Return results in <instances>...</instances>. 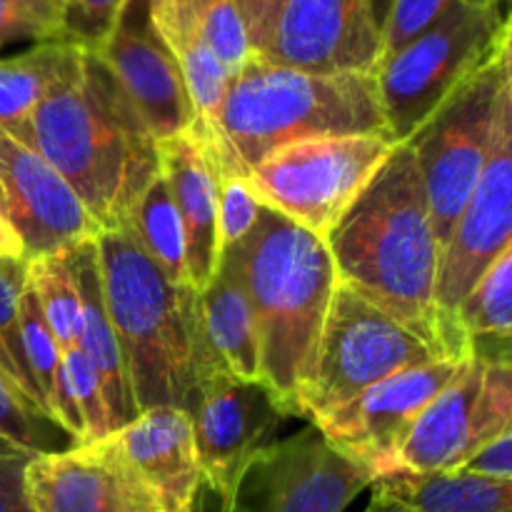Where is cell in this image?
<instances>
[{
    "mask_svg": "<svg viewBox=\"0 0 512 512\" xmlns=\"http://www.w3.org/2000/svg\"><path fill=\"white\" fill-rule=\"evenodd\" d=\"M30 148L75 190L100 230L130 218L160 173L158 140L93 53H80L30 115Z\"/></svg>",
    "mask_w": 512,
    "mask_h": 512,
    "instance_id": "cell-1",
    "label": "cell"
},
{
    "mask_svg": "<svg viewBox=\"0 0 512 512\" xmlns=\"http://www.w3.org/2000/svg\"><path fill=\"white\" fill-rule=\"evenodd\" d=\"M325 243L338 285L358 293L443 355L435 308L440 243L408 143L395 145Z\"/></svg>",
    "mask_w": 512,
    "mask_h": 512,
    "instance_id": "cell-2",
    "label": "cell"
},
{
    "mask_svg": "<svg viewBox=\"0 0 512 512\" xmlns=\"http://www.w3.org/2000/svg\"><path fill=\"white\" fill-rule=\"evenodd\" d=\"M220 258L233 263L253 308L260 383L275 395L285 418H300V395L313 375L338 288L328 243L263 205L253 230Z\"/></svg>",
    "mask_w": 512,
    "mask_h": 512,
    "instance_id": "cell-3",
    "label": "cell"
},
{
    "mask_svg": "<svg viewBox=\"0 0 512 512\" xmlns=\"http://www.w3.org/2000/svg\"><path fill=\"white\" fill-rule=\"evenodd\" d=\"M218 133L250 170L285 145L390 130L375 73H305L253 53L230 78Z\"/></svg>",
    "mask_w": 512,
    "mask_h": 512,
    "instance_id": "cell-4",
    "label": "cell"
},
{
    "mask_svg": "<svg viewBox=\"0 0 512 512\" xmlns=\"http://www.w3.org/2000/svg\"><path fill=\"white\" fill-rule=\"evenodd\" d=\"M100 285L138 413L158 405L185 408L193 390L190 313L193 288L170 283L133 230L95 235Z\"/></svg>",
    "mask_w": 512,
    "mask_h": 512,
    "instance_id": "cell-5",
    "label": "cell"
},
{
    "mask_svg": "<svg viewBox=\"0 0 512 512\" xmlns=\"http://www.w3.org/2000/svg\"><path fill=\"white\" fill-rule=\"evenodd\" d=\"M512 38L508 0H458L430 28L375 68L380 105L395 143Z\"/></svg>",
    "mask_w": 512,
    "mask_h": 512,
    "instance_id": "cell-6",
    "label": "cell"
},
{
    "mask_svg": "<svg viewBox=\"0 0 512 512\" xmlns=\"http://www.w3.org/2000/svg\"><path fill=\"white\" fill-rule=\"evenodd\" d=\"M510 65L512 40L473 70L405 140L423 178L440 253L483 173L500 100L512 90Z\"/></svg>",
    "mask_w": 512,
    "mask_h": 512,
    "instance_id": "cell-7",
    "label": "cell"
},
{
    "mask_svg": "<svg viewBox=\"0 0 512 512\" xmlns=\"http://www.w3.org/2000/svg\"><path fill=\"white\" fill-rule=\"evenodd\" d=\"M395 145L390 135L380 133L285 145L248 170L250 188L265 208L325 240Z\"/></svg>",
    "mask_w": 512,
    "mask_h": 512,
    "instance_id": "cell-8",
    "label": "cell"
},
{
    "mask_svg": "<svg viewBox=\"0 0 512 512\" xmlns=\"http://www.w3.org/2000/svg\"><path fill=\"white\" fill-rule=\"evenodd\" d=\"M435 358L443 355L413 330L338 285L325 315L313 375L300 395V418L318 423L380 380Z\"/></svg>",
    "mask_w": 512,
    "mask_h": 512,
    "instance_id": "cell-9",
    "label": "cell"
},
{
    "mask_svg": "<svg viewBox=\"0 0 512 512\" xmlns=\"http://www.w3.org/2000/svg\"><path fill=\"white\" fill-rule=\"evenodd\" d=\"M508 248H512V90L500 100L483 173L440 253L435 308L445 358L465 360L450 318L460 300Z\"/></svg>",
    "mask_w": 512,
    "mask_h": 512,
    "instance_id": "cell-10",
    "label": "cell"
},
{
    "mask_svg": "<svg viewBox=\"0 0 512 512\" xmlns=\"http://www.w3.org/2000/svg\"><path fill=\"white\" fill-rule=\"evenodd\" d=\"M510 428L512 365L465 358L410 428L398 453V470L450 473Z\"/></svg>",
    "mask_w": 512,
    "mask_h": 512,
    "instance_id": "cell-11",
    "label": "cell"
},
{
    "mask_svg": "<svg viewBox=\"0 0 512 512\" xmlns=\"http://www.w3.org/2000/svg\"><path fill=\"white\" fill-rule=\"evenodd\" d=\"M185 410L193 423L203 488L218 500L220 512H230L245 470L270 443L285 413L263 383L230 373L195 378Z\"/></svg>",
    "mask_w": 512,
    "mask_h": 512,
    "instance_id": "cell-12",
    "label": "cell"
},
{
    "mask_svg": "<svg viewBox=\"0 0 512 512\" xmlns=\"http://www.w3.org/2000/svg\"><path fill=\"white\" fill-rule=\"evenodd\" d=\"M373 483L365 465L330 448L310 425L255 455L230 512H345Z\"/></svg>",
    "mask_w": 512,
    "mask_h": 512,
    "instance_id": "cell-13",
    "label": "cell"
},
{
    "mask_svg": "<svg viewBox=\"0 0 512 512\" xmlns=\"http://www.w3.org/2000/svg\"><path fill=\"white\" fill-rule=\"evenodd\" d=\"M463 360L435 358L413 365L373 388L348 405L313 423L330 448L365 465L375 480L398 470V453L410 428L435 395L453 380Z\"/></svg>",
    "mask_w": 512,
    "mask_h": 512,
    "instance_id": "cell-14",
    "label": "cell"
},
{
    "mask_svg": "<svg viewBox=\"0 0 512 512\" xmlns=\"http://www.w3.org/2000/svg\"><path fill=\"white\" fill-rule=\"evenodd\" d=\"M0 198L25 260L70 250L100 233L63 175L38 150L5 133H0Z\"/></svg>",
    "mask_w": 512,
    "mask_h": 512,
    "instance_id": "cell-15",
    "label": "cell"
},
{
    "mask_svg": "<svg viewBox=\"0 0 512 512\" xmlns=\"http://www.w3.org/2000/svg\"><path fill=\"white\" fill-rule=\"evenodd\" d=\"M93 55L118 80L158 143L193 125L178 58L155 28L148 0H128L113 33Z\"/></svg>",
    "mask_w": 512,
    "mask_h": 512,
    "instance_id": "cell-16",
    "label": "cell"
},
{
    "mask_svg": "<svg viewBox=\"0 0 512 512\" xmlns=\"http://www.w3.org/2000/svg\"><path fill=\"white\" fill-rule=\"evenodd\" d=\"M260 55L305 73H375L383 38L368 0H285Z\"/></svg>",
    "mask_w": 512,
    "mask_h": 512,
    "instance_id": "cell-17",
    "label": "cell"
},
{
    "mask_svg": "<svg viewBox=\"0 0 512 512\" xmlns=\"http://www.w3.org/2000/svg\"><path fill=\"white\" fill-rule=\"evenodd\" d=\"M23 490L33 512H160L108 435L30 455Z\"/></svg>",
    "mask_w": 512,
    "mask_h": 512,
    "instance_id": "cell-18",
    "label": "cell"
},
{
    "mask_svg": "<svg viewBox=\"0 0 512 512\" xmlns=\"http://www.w3.org/2000/svg\"><path fill=\"white\" fill-rule=\"evenodd\" d=\"M160 512H193L203 493L193 423L185 408L158 405L108 433Z\"/></svg>",
    "mask_w": 512,
    "mask_h": 512,
    "instance_id": "cell-19",
    "label": "cell"
},
{
    "mask_svg": "<svg viewBox=\"0 0 512 512\" xmlns=\"http://www.w3.org/2000/svg\"><path fill=\"white\" fill-rule=\"evenodd\" d=\"M190 358L193 383L208 373H230L260 383L258 325L248 293L228 258H220L208 288L193 298Z\"/></svg>",
    "mask_w": 512,
    "mask_h": 512,
    "instance_id": "cell-20",
    "label": "cell"
},
{
    "mask_svg": "<svg viewBox=\"0 0 512 512\" xmlns=\"http://www.w3.org/2000/svg\"><path fill=\"white\" fill-rule=\"evenodd\" d=\"M160 175L170 190L185 235V263L193 293L208 288L218 270V185L193 128L158 143Z\"/></svg>",
    "mask_w": 512,
    "mask_h": 512,
    "instance_id": "cell-21",
    "label": "cell"
},
{
    "mask_svg": "<svg viewBox=\"0 0 512 512\" xmlns=\"http://www.w3.org/2000/svg\"><path fill=\"white\" fill-rule=\"evenodd\" d=\"M70 260H73V273L80 288V315H83L78 348L90 360V365L98 373L100 385H103L110 433H113V430L128 425L138 415V408H135L133 393H130L128 373H125L123 353H120L113 323H110L108 310H105L95 238L75 245L70 250Z\"/></svg>",
    "mask_w": 512,
    "mask_h": 512,
    "instance_id": "cell-22",
    "label": "cell"
},
{
    "mask_svg": "<svg viewBox=\"0 0 512 512\" xmlns=\"http://www.w3.org/2000/svg\"><path fill=\"white\" fill-rule=\"evenodd\" d=\"M512 248L485 270L455 308L450 325L465 358L510 363L512 338Z\"/></svg>",
    "mask_w": 512,
    "mask_h": 512,
    "instance_id": "cell-23",
    "label": "cell"
},
{
    "mask_svg": "<svg viewBox=\"0 0 512 512\" xmlns=\"http://www.w3.org/2000/svg\"><path fill=\"white\" fill-rule=\"evenodd\" d=\"M80 53L83 48L68 40H40L13 58H0V133L28 145L30 115Z\"/></svg>",
    "mask_w": 512,
    "mask_h": 512,
    "instance_id": "cell-24",
    "label": "cell"
},
{
    "mask_svg": "<svg viewBox=\"0 0 512 512\" xmlns=\"http://www.w3.org/2000/svg\"><path fill=\"white\" fill-rule=\"evenodd\" d=\"M410 512H512V483L468 473H398L375 480Z\"/></svg>",
    "mask_w": 512,
    "mask_h": 512,
    "instance_id": "cell-25",
    "label": "cell"
},
{
    "mask_svg": "<svg viewBox=\"0 0 512 512\" xmlns=\"http://www.w3.org/2000/svg\"><path fill=\"white\" fill-rule=\"evenodd\" d=\"M130 230L140 248L145 250L155 268L178 288H190L188 263H185V235L170 190L163 175H155L153 183L140 195L130 218Z\"/></svg>",
    "mask_w": 512,
    "mask_h": 512,
    "instance_id": "cell-26",
    "label": "cell"
},
{
    "mask_svg": "<svg viewBox=\"0 0 512 512\" xmlns=\"http://www.w3.org/2000/svg\"><path fill=\"white\" fill-rule=\"evenodd\" d=\"M73 250V248H70ZM70 250L28 260L25 283L33 290L45 323L53 330L60 350L78 348L80 338V288L73 273Z\"/></svg>",
    "mask_w": 512,
    "mask_h": 512,
    "instance_id": "cell-27",
    "label": "cell"
},
{
    "mask_svg": "<svg viewBox=\"0 0 512 512\" xmlns=\"http://www.w3.org/2000/svg\"><path fill=\"white\" fill-rule=\"evenodd\" d=\"M20 340H23L25 363H28L30 378L38 388L43 410L50 420V405L58 395L63 383V370H60V345L53 338V330L45 323L40 305L35 300L33 290L25 283L20 295Z\"/></svg>",
    "mask_w": 512,
    "mask_h": 512,
    "instance_id": "cell-28",
    "label": "cell"
},
{
    "mask_svg": "<svg viewBox=\"0 0 512 512\" xmlns=\"http://www.w3.org/2000/svg\"><path fill=\"white\" fill-rule=\"evenodd\" d=\"M198 28L205 45L213 50L215 58L223 63L230 78L245 65V60L253 55L250 50L245 23L240 18L233 0H208L198 8Z\"/></svg>",
    "mask_w": 512,
    "mask_h": 512,
    "instance_id": "cell-29",
    "label": "cell"
},
{
    "mask_svg": "<svg viewBox=\"0 0 512 512\" xmlns=\"http://www.w3.org/2000/svg\"><path fill=\"white\" fill-rule=\"evenodd\" d=\"M60 365H63L65 385H68L70 395L75 400V408L80 413V420L85 425V443L105 438L110 433V418L103 385H100L95 368L80 348L60 350Z\"/></svg>",
    "mask_w": 512,
    "mask_h": 512,
    "instance_id": "cell-30",
    "label": "cell"
},
{
    "mask_svg": "<svg viewBox=\"0 0 512 512\" xmlns=\"http://www.w3.org/2000/svg\"><path fill=\"white\" fill-rule=\"evenodd\" d=\"M63 0H0V48L15 40H63Z\"/></svg>",
    "mask_w": 512,
    "mask_h": 512,
    "instance_id": "cell-31",
    "label": "cell"
},
{
    "mask_svg": "<svg viewBox=\"0 0 512 512\" xmlns=\"http://www.w3.org/2000/svg\"><path fill=\"white\" fill-rule=\"evenodd\" d=\"M45 423L48 418L5 375H0V438L28 455L45 453L50 450Z\"/></svg>",
    "mask_w": 512,
    "mask_h": 512,
    "instance_id": "cell-32",
    "label": "cell"
},
{
    "mask_svg": "<svg viewBox=\"0 0 512 512\" xmlns=\"http://www.w3.org/2000/svg\"><path fill=\"white\" fill-rule=\"evenodd\" d=\"M128 0H65L63 40L95 53L108 40Z\"/></svg>",
    "mask_w": 512,
    "mask_h": 512,
    "instance_id": "cell-33",
    "label": "cell"
},
{
    "mask_svg": "<svg viewBox=\"0 0 512 512\" xmlns=\"http://www.w3.org/2000/svg\"><path fill=\"white\" fill-rule=\"evenodd\" d=\"M25 275H28V260L0 258V343L5 345L15 365L30 378L23 340H20V295H23L25 288Z\"/></svg>",
    "mask_w": 512,
    "mask_h": 512,
    "instance_id": "cell-34",
    "label": "cell"
},
{
    "mask_svg": "<svg viewBox=\"0 0 512 512\" xmlns=\"http://www.w3.org/2000/svg\"><path fill=\"white\" fill-rule=\"evenodd\" d=\"M455 3L458 0H395L383 30V55H380V63L393 53H398L415 35L430 28Z\"/></svg>",
    "mask_w": 512,
    "mask_h": 512,
    "instance_id": "cell-35",
    "label": "cell"
},
{
    "mask_svg": "<svg viewBox=\"0 0 512 512\" xmlns=\"http://www.w3.org/2000/svg\"><path fill=\"white\" fill-rule=\"evenodd\" d=\"M455 473H468L478 475V478L512 483V428L500 433L490 443H485L460 468H455Z\"/></svg>",
    "mask_w": 512,
    "mask_h": 512,
    "instance_id": "cell-36",
    "label": "cell"
},
{
    "mask_svg": "<svg viewBox=\"0 0 512 512\" xmlns=\"http://www.w3.org/2000/svg\"><path fill=\"white\" fill-rule=\"evenodd\" d=\"M233 3L245 23L250 50L260 55L265 48H268L270 35H273L275 23H278L285 0H233Z\"/></svg>",
    "mask_w": 512,
    "mask_h": 512,
    "instance_id": "cell-37",
    "label": "cell"
},
{
    "mask_svg": "<svg viewBox=\"0 0 512 512\" xmlns=\"http://www.w3.org/2000/svg\"><path fill=\"white\" fill-rule=\"evenodd\" d=\"M30 455L0 458V512H33L23 490V470Z\"/></svg>",
    "mask_w": 512,
    "mask_h": 512,
    "instance_id": "cell-38",
    "label": "cell"
},
{
    "mask_svg": "<svg viewBox=\"0 0 512 512\" xmlns=\"http://www.w3.org/2000/svg\"><path fill=\"white\" fill-rule=\"evenodd\" d=\"M0 375H5V378H8L10 383H13L15 388H18L20 393H23L25 398H28L30 403H33L35 408H38L40 413L45 415L43 403H40V395H38V390H35L33 380H30L28 375H25L23 370H20L18 365H15V360L10 358V353H8V350H5L3 343H0ZM45 418H48V415H45Z\"/></svg>",
    "mask_w": 512,
    "mask_h": 512,
    "instance_id": "cell-39",
    "label": "cell"
},
{
    "mask_svg": "<svg viewBox=\"0 0 512 512\" xmlns=\"http://www.w3.org/2000/svg\"><path fill=\"white\" fill-rule=\"evenodd\" d=\"M150 18H153L155 28L163 35L165 43H170L175 33V10H178V0H148Z\"/></svg>",
    "mask_w": 512,
    "mask_h": 512,
    "instance_id": "cell-40",
    "label": "cell"
},
{
    "mask_svg": "<svg viewBox=\"0 0 512 512\" xmlns=\"http://www.w3.org/2000/svg\"><path fill=\"white\" fill-rule=\"evenodd\" d=\"M0 258H25L23 243L3 215H0Z\"/></svg>",
    "mask_w": 512,
    "mask_h": 512,
    "instance_id": "cell-41",
    "label": "cell"
},
{
    "mask_svg": "<svg viewBox=\"0 0 512 512\" xmlns=\"http://www.w3.org/2000/svg\"><path fill=\"white\" fill-rule=\"evenodd\" d=\"M370 490H373V495H370L368 508H365L363 512H410L403 503H400V500H395L393 495H388L385 490H380L378 485H370Z\"/></svg>",
    "mask_w": 512,
    "mask_h": 512,
    "instance_id": "cell-42",
    "label": "cell"
},
{
    "mask_svg": "<svg viewBox=\"0 0 512 512\" xmlns=\"http://www.w3.org/2000/svg\"><path fill=\"white\" fill-rule=\"evenodd\" d=\"M395 0H368V8H370V18H373L375 28H378L380 38H383V30L385 23H388V15L393 10Z\"/></svg>",
    "mask_w": 512,
    "mask_h": 512,
    "instance_id": "cell-43",
    "label": "cell"
},
{
    "mask_svg": "<svg viewBox=\"0 0 512 512\" xmlns=\"http://www.w3.org/2000/svg\"><path fill=\"white\" fill-rule=\"evenodd\" d=\"M13 455H28V453H23V450L15 448L13 443H8L5 438H0V458H13Z\"/></svg>",
    "mask_w": 512,
    "mask_h": 512,
    "instance_id": "cell-44",
    "label": "cell"
},
{
    "mask_svg": "<svg viewBox=\"0 0 512 512\" xmlns=\"http://www.w3.org/2000/svg\"><path fill=\"white\" fill-rule=\"evenodd\" d=\"M193 512H220V505H218V500H215V508H210V498L205 493H200L198 505H195Z\"/></svg>",
    "mask_w": 512,
    "mask_h": 512,
    "instance_id": "cell-45",
    "label": "cell"
},
{
    "mask_svg": "<svg viewBox=\"0 0 512 512\" xmlns=\"http://www.w3.org/2000/svg\"><path fill=\"white\" fill-rule=\"evenodd\" d=\"M205 3H208V0H178V5H188V8H195V10Z\"/></svg>",
    "mask_w": 512,
    "mask_h": 512,
    "instance_id": "cell-46",
    "label": "cell"
},
{
    "mask_svg": "<svg viewBox=\"0 0 512 512\" xmlns=\"http://www.w3.org/2000/svg\"><path fill=\"white\" fill-rule=\"evenodd\" d=\"M0 215H3V198H0Z\"/></svg>",
    "mask_w": 512,
    "mask_h": 512,
    "instance_id": "cell-47",
    "label": "cell"
},
{
    "mask_svg": "<svg viewBox=\"0 0 512 512\" xmlns=\"http://www.w3.org/2000/svg\"><path fill=\"white\" fill-rule=\"evenodd\" d=\"M63 3H65V0H63Z\"/></svg>",
    "mask_w": 512,
    "mask_h": 512,
    "instance_id": "cell-48",
    "label": "cell"
}]
</instances>
